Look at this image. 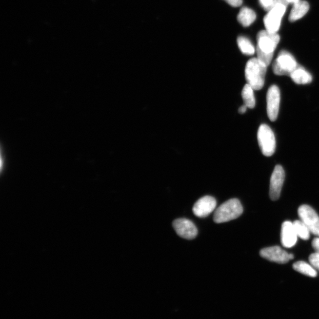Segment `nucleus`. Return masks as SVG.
Masks as SVG:
<instances>
[{"label":"nucleus","mask_w":319,"mask_h":319,"mask_svg":"<svg viewBox=\"0 0 319 319\" xmlns=\"http://www.w3.org/2000/svg\"><path fill=\"white\" fill-rule=\"evenodd\" d=\"M216 207V201L215 198L206 196L201 197L194 204L193 212L197 217H206L215 211Z\"/></svg>","instance_id":"f8f14e48"},{"label":"nucleus","mask_w":319,"mask_h":319,"mask_svg":"<svg viewBox=\"0 0 319 319\" xmlns=\"http://www.w3.org/2000/svg\"><path fill=\"white\" fill-rule=\"evenodd\" d=\"M293 267L294 270L298 273L309 276L310 277H316L317 275L316 268L312 264H309L305 262H298L293 264Z\"/></svg>","instance_id":"f3484780"},{"label":"nucleus","mask_w":319,"mask_h":319,"mask_svg":"<svg viewBox=\"0 0 319 319\" xmlns=\"http://www.w3.org/2000/svg\"><path fill=\"white\" fill-rule=\"evenodd\" d=\"M295 232L298 237L303 240H308L310 238V231L306 225L301 220L295 221L293 223Z\"/></svg>","instance_id":"aec40b11"},{"label":"nucleus","mask_w":319,"mask_h":319,"mask_svg":"<svg viewBox=\"0 0 319 319\" xmlns=\"http://www.w3.org/2000/svg\"><path fill=\"white\" fill-rule=\"evenodd\" d=\"M237 18L241 25L244 27H248L255 21L256 14L249 8L243 7L240 10Z\"/></svg>","instance_id":"dca6fc26"},{"label":"nucleus","mask_w":319,"mask_h":319,"mask_svg":"<svg viewBox=\"0 0 319 319\" xmlns=\"http://www.w3.org/2000/svg\"><path fill=\"white\" fill-rule=\"evenodd\" d=\"M238 45L241 51L246 55H253L255 53L254 45L250 40L246 37L240 36L237 39Z\"/></svg>","instance_id":"6ab92c4d"},{"label":"nucleus","mask_w":319,"mask_h":319,"mask_svg":"<svg viewBox=\"0 0 319 319\" xmlns=\"http://www.w3.org/2000/svg\"><path fill=\"white\" fill-rule=\"evenodd\" d=\"M291 78L295 84L305 85L312 83L313 77L311 74L303 67H298L290 74Z\"/></svg>","instance_id":"4468645a"},{"label":"nucleus","mask_w":319,"mask_h":319,"mask_svg":"<svg viewBox=\"0 0 319 319\" xmlns=\"http://www.w3.org/2000/svg\"><path fill=\"white\" fill-rule=\"evenodd\" d=\"M260 2L266 10L269 11L273 9V0H260Z\"/></svg>","instance_id":"4be33fe9"},{"label":"nucleus","mask_w":319,"mask_h":319,"mask_svg":"<svg viewBox=\"0 0 319 319\" xmlns=\"http://www.w3.org/2000/svg\"><path fill=\"white\" fill-rule=\"evenodd\" d=\"M309 262L316 269L319 270V254L315 252L309 256Z\"/></svg>","instance_id":"412c9836"},{"label":"nucleus","mask_w":319,"mask_h":319,"mask_svg":"<svg viewBox=\"0 0 319 319\" xmlns=\"http://www.w3.org/2000/svg\"><path fill=\"white\" fill-rule=\"evenodd\" d=\"M285 178V172L282 166H276L270 180V196L271 200L275 201L279 199Z\"/></svg>","instance_id":"9b49d317"},{"label":"nucleus","mask_w":319,"mask_h":319,"mask_svg":"<svg viewBox=\"0 0 319 319\" xmlns=\"http://www.w3.org/2000/svg\"><path fill=\"white\" fill-rule=\"evenodd\" d=\"M247 107L245 106H243L241 107L239 109V112L240 114H244L245 113V112H246L247 111Z\"/></svg>","instance_id":"393cba45"},{"label":"nucleus","mask_w":319,"mask_h":319,"mask_svg":"<svg viewBox=\"0 0 319 319\" xmlns=\"http://www.w3.org/2000/svg\"><path fill=\"white\" fill-rule=\"evenodd\" d=\"M298 67L294 57L289 52L282 50L273 63V70L275 75L290 76Z\"/></svg>","instance_id":"20e7f679"},{"label":"nucleus","mask_w":319,"mask_h":319,"mask_svg":"<svg viewBox=\"0 0 319 319\" xmlns=\"http://www.w3.org/2000/svg\"><path fill=\"white\" fill-rule=\"evenodd\" d=\"M173 227L177 234L183 238L193 240L197 235L196 225L188 219L181 218L174 221Z\"/></svg>","instance_id":"9d476101"},{"label":"nucleus","mask_w":319,"mask_h":319,"mask_svg":"<svg viewBox=\"0 0 319 319\" xmlns=\"http://www.w3.org/2000/svg\"><path fill=\"white\" fill-rule=\"evenodd\" d=\"M225 1L227 2L229 5L234 7H240L243 4V0H225Z\"/></svg>","instance_id":"5701e85b"},{"label":"nucleus","mask_w":319,"mask_h":319,"mask_svg":"<svg viewBox=\"0 0 319 319\" xmlns=\"http://www.w3.org/2000/svg\"><path fill=\"white\" fill-rule=\"evenodd\" d=\"M280 104V89L277 85H272L267 93V114L271 122H275L278 117Z\"/></svg>","instance_id":"6e6552de"},{"label":"nucleus","mask_w":319,"mask_h":319,"mask_svg":"<svg viewBox=\"0 0 319 319\" xmlns=\"http://www.w3.org/2000/svg\"><path fill=\"white\" fill-rule=\"evenodd\" d=\"M254 90L250 85L246 84L242 91V97L245 106L247 108H254L255 106V99Z\"/></svg>","instance_id":"a211bd4d"},{"label":"nucleus","mask_w":319,"mask_h":319,"mask_svg":"<svg viewBox=\"0 0 319 319\" xmlns=\"http://www.w3.org/2000/svg\"><path fill=\"white\" fill-rule=\"evenodd\" d=\"M297 238L293 223L290 221L283 223L281 231V242L283 246L287 248L294 247L297 243Z\"/></svg>","instance_id":"ddd939ff"},{"label":"nucleus","mask_w":319,"mask_h":319,"mask_svg":"<svg viewBox=\"0 0 319 319\" xmlns=\"http://www.w3.org/2000/svg\"><path fill=\"white\" fill-rule=\"evenodd\" d=\"M280 42V36L277 33L262 30L257 34V47L256 50L266 53H274Z\"/></svg>","instance_id":"0eeeda50"},{"label":"nucleus","mask_w":319,"mask_h":319,"mask_svg":"<svg viewBox=\"0 0 319 319\" xmlns=\"http://www.w3.org/2000/svg\"><path fill=\"white\" fill-rule=\"evenodd\" d=\"M267 67L257 57L252 58L247 62L246 67V78L248 84L254 89L258 91L262 89L265 83V77Z\"/></svg>","instance_id":"f257e3e1"},{"label":"nucleus","mask_w":319,"mask_h":319,"mask_svg":"<svg viewBox=\"0 0 319 319\" xmlns=\"http://www.w3.org/2000/svg\"><path fill=\"white\" fill-rule=\"evenodd\" d=\"M287 2L289 4H293V5H295V4L299 2L300 0H287Z\"/></svg>","instance_id":"a878e982"},{"label":"nucleus","mask_w":319,"mask_h":319,"mask_svg":"<svg viewBox=\"0 0 319 319\" xmlns=\"http://www.w3.org/2000/svg\"><path fill=\"white\" fill-rule=\"evenodd\" d=\"M286 7L285 5L280 4L268 11L264 18V25L268 32L277 33L281 25L282 18L286 12Z\"/></svg>","instance_id":"423d86ee"},{"label":"nucleus","mask_w":319,"mask_h":319,"mask_svg":"<svg viewBox=\"0 0 319 319\" xmlns=\"http://www.w3.org/2000/svg\"><path fill=\"white\" fill-rule=\"evenodd\" d=\"M260 254L263 258L279 264H286L294 258L293 254H289L278 246L264 248Z\"/></svg>","instance_id":"1a4fd4ad"},{"label":"nucleus","mask_w":319,"mask_h":319,"mask_svg":"<svg viewBox=\"0 0 319 319\" xmlns=\"http://www.w3.org/2000/svg\"><path fill=\"white\" fill-rule=\"evenodd\" d=\"M298 215L310 232L319 236V216L316 211L310 206L303 205L300 206Z\"/></svg>","instance_id":"39448f33"},{"label":"nucleus","mask_w":319,"mask_h":319,"mask_svg":"<svg viewBox=\"0 0 319 319\" xmlns=\"http://www.w3.org/2000/svg\"><path fill=\"white\" fill-rule=\"evenodd\" d=\"M243 212V207L238 200H229L216 209L213 221L216 224L227 223L238 218Z\"/></svg>","instance_id":"f03ea898"},{"label":"nucleus","mask_w":319,"mask_h":319,"mask_svg":"<svg viewBox=\"0 0 319 319\" xmlns=\"http://www.w3.org/2000/svg\"><path fill=\"white\" fill-rule=\"evenodd\" d=\"M257 138L263 154L267 157L273 155L275 151L276 141L271 128L266 124L261 125L258 131Z\"/></svg>","instance_id":"7ed1b4c3"},{"label":"nucleus","mask_w":319,"mask_h":319,"mask_svg":"<svg viewBox=\"0 0 319 319\" xmlns=\"http://www.w3.org/2000/svg\"><path fill=\"white\" fill-rule=\"evenodd\" d=\"M309 3L305 1H300L294 5L289 16V21L294 22L304 17L309 10Z\"/></svg>","instance_id":"2eb2a0df"},{"label":"nucleus","mask_w":319,"mask_h":319,"mask_svg":"<svg viewBox=\"0 0 319 319\" xmlns=\"http://www.w3.org/2000/svg\"><path fill=\"white\" fill-rule=\"evenodd\" d=\"M312 246L316 252L319 254V237L313 240L312 241Z\"/></svg>","instance_id":"b1692460"}]
</instances>
